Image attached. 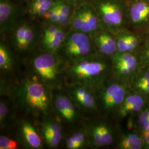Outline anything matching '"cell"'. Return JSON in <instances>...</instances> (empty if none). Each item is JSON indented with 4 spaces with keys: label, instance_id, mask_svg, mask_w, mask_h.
<instances>
[{
    "label": "cell",
    "instance_id": "6da1fadb",
    "mask_svg": "<svg viewBox=\"0 0 149 149\" xmlns=\"http://www.w3.org/2000/svg\"><path fill=\"white\" fill-rule=\"evenodd\" d=\"M24 101L31 110L46 114L49 109V100L45 87L39 82L28 81L23 88Z\"/></svg>",
    "mask_w": 149,
    "mask_h": 149
},
{
    "label": "cell",
    "instance_id": "7a4b0ae2",
    "mask_svg": "<svg viewBox=\"0 0 149 149\" xmlns=\"http://www.w3.org/2000/svg\"><path fill=\"white\" fill-rule=\"evenodd\" d=\"M106 65L101 61L82 59L69 68V74L77 81L90 83L95 80L104 71Z\"/></svg>",
    "mask_w": 149,
    "mask_h": 149
},
{
    "label": "cell",
    "instance_id": "3957f363",
    "mask_svg": "<svg viewBox=\"0 0 149 149\" xmlns=\"http://www.w3.org/2000/svg\"><path fill=\"white\" fill-rule=\"evenodd\" d=\"M93 7L100 21L107 27L117 28L122 24V8L116 0H98Z\"/></svg>",
    "mask_w": 149,
    "mask_h": 149
},
{
    "label": "cell",
    "instance_id": "277c9868",
    "mask_svg": "<svg viewBox=\"0 0 149 149\" xmlns=\"http://www.w3.org/2000/svg\"><path fill=\"white\" fill-rule=\"evenodd\" d=\"M64 48L67 56L71 59L79 60L90 53L91 43L87 34L74 31L66 37Z\"/></svg>",
    "mask_w": 149,
    "mask_h": 149
},
{
    "label": "cell",
    "instance_id": "5b68a950",
    "mask_svg": "<svg viewBox=\"0 0 149 149\" xmlns=\"http://www.w3.org/2000/svg\"><path fill=\"white\" fill-rule=\"evenodd\" d=\"M33 68L41 80L50 82L56 79L59 60L53 53L47 52L37 56L33 60Z\"/></svg>",
    "mask_w": 149,
    "mask_h": 149
},
{
    "label": "cell",
    "instance_id": "8992f818",
    "mask_svg": "<svg viewBox=\"0 0 149 149\" xmlns=\"http://www.w3.org/2000/svg\"><path fill=\"white\" fill-rule=\"evenodd\" d=\"M125 98V88L119 84H113L108 86L102 95V102L108 109L121 105Z\"/></svg>",
    "mask_w": 149,
    "mask_h": 149
},
{
    "label": "cell",
    "instance_id": "52a82bcc",
    "mask_svg": "<svg viewBox=\"0 0 149 149\" xmlns=\"http://www.w3.org/2000/svg\"><path fill=\"white\" fill-rule=\"evenodd\" d=\"M113 62L117 74L120 76L131 74L137 67V59L129 52H118L113 55Z\"/></svg>",
    "mask_w": 149,
    "mask_h": 149
},
{
    "label": "cell",
    "instance_id": "ba28073f",
    "mask_svg": "<svg viewBox=\"0 0 149 149\" xmlns=\"http://www.w3.org/2000/svg\"><path fill=\"white\" fill-rule=\"evenodd\" d=\"M84 17V26L82 32L87 34L96 32L99 27L100 19L93 6L86 2L81 3Z\"/></svg>",
    "mask_w": 149,
    "mask_h": 149
},
{
    "label": "cell",
    "instance_id": "9c48e42d",
    "mask_svg": "<svg viewBox=\"0 0 149 149\" xmlns=\"http://www.w3.org/2000/svg\"><path fill=\"white\" fill-rule=\"evenodd\" d=\"M95 42L98 50L106 55H113L117 51L116 40L107 32L97 33Z\"/></svg>",
    "mask_w": 149,
    "mask_h": 149
},
{
    "label": "cell",
    "instance_id": "30bf717a",
    "mask_svg": "<svg viewBox=\"0 0 149 149\" xmlns=\"http://www.w3.org/2000/svg\"><path fill=\"white\" fill-rule=\"evenodd\" d=\"M129 15L132 21L135 24H141L149 21V1L134 2L130 8Z\"/></svg>",
    "mask_w": 149,
    "mask_h": 149
},
{
    "label": "cell",
    "instance_id": "8fae6325",
    "mask_svg": "<svg viewBox=\"0 0 149 149\" xmlns=\"http://www.w3.org/2000/svg\"><path fill=\"white\" fill-rule=\"evenodd\" d=\"M55 106L62 117L69 122H72L76 118L74 104L69 99L63 95L56 96L54 101Z\"/></svg>",
    "mask_w": 149,
    "mask_h": 149
},
{
    "label": "cell",
    "instance_id": "7c38bea8",
    "mask_svg": "<svg viewBox=\"0 0 149 149\" xmlns=\"http://www.w3.org/2000/svg\"><path fill=\"white\" fill-rule=\"evenodd\" d=\"M145 104L143 98L140 95H131L125 97L121 104L119 114L122 117L127 116L133 112H139L141 110Z\"/></svg>",
    "mask_w": 149,
    "mask_h": 149
},
{
    "label": "cell",
    "instance_id": "4fadbf2b",
    "mask_svg": "<svg viewBox=\"0 0 149 149\" xmlns=\"http://www.w3.org/2000/svg\"><path fill=\"white\" fill-rule=\"evenodd\" d=\"M16 15V8L10 0H0V27L5 31L10 27Z\"/></svg>",
    "mask_w": 149,
    "mask_h": 149
},
{
    "label": "cell",
    "instance_id": "5bb4252c",
    "mask_svg": "<svg viewBox=\"0 0 149 149\" xmlns=\"http://www.w3.org/2000/svg\"><path fill=\"white\" fill-rule=\"evenodd\" d=\"M91 136L93 143L97 146H107L112 143L113 136L106 125L101 124L92 129Z\"/></svg>",
    "mask_w": 149,
    "mask_h": 149
},
{
    "label": "cell",
    "instance_id": "9a60e30c",
    "mask_svg": "<svg viewBox=\"0 0 149 149\" xmlns=\"http://www.w3.org/2000/svg\"><path fill=\"white\" fill-rule=\"evenodd\" d=\"M72 95L80 106L86 109H92L96 107L94 97L85 87L82 86L75 87L72 89Z\"/></svg>",
    "mask_w": 149,
    "mask_h": 149
},
{
    "label": "cell",
    "instance_id": "2e32d148",
    "mask_svg": "<svg viewBox=\"0 0 149 149\" xmlns=\"http://www.w3.org/2000/svg\"><path fill=\"white\" fill-rule=\"evenodd\" d=\"M22 133L28 145L32 148L41 146L42 141L34 128L29 123L24 122L22 126Z\"/></svg>",
    "mask_w": 149,
    "mask_h": 149
},
{
    "label": "cell",
    "instance_id": "e0dca14e",
    "mask_svg": "<svg viewBox=\"0 0 149 149\" xmlns=\"http://www.w3.org/2000/svg\"><path fill=\"white\" fill-rule=\"evenodd\" d=\"M55 0H31L29 5L30 14L35 17H42L53 5Z\"/></svg>",
    "mask_w": 149,
    "mask_h": 149
},
{
    "label": "cell",
    "instance_id": "ac0fdd59",
    "mask_svg": "<svg viewBox=\"0 0 149 149\" xmlns=\"http://www.w3.org/2000/svg\"><path fill=\"white\" fill-rule=\"evenodd\" d=\"M66 36L65 32L60 28L50 39L43 42V47L48 52L55 53L64 44Z\"/></svg>",
    "mask_w": 149,
    "mask_h": 149
},
{
    "label": "cell",
    "instance_id": "d6986e66",
    "mask_svg": "<svg viewBox=\"0 0 149 149\" xmlns=\"http://www.w3.org/2000/svg\"><path fill=\"white\" fill-rule=\"evenodd\" d=\"M58 7V25L64 26L70 23L71 16V4L64 0H56Z\"/></svg>",
    "mask_w": 149,
    "mask_h": 149
},
{
    "label": "cell",
    "instance_id": "ffe728a7",
    "mask_svg": "<svg viewBox=\"0 0 149 149\" xmlns=\"http://www.w3.org/2000/svg\"><path fill=\"white\" fill-rule=\"evenodd\" d=\"M143 145V140L136 134H130L123 137L119 144L123 149H140Z\"/></svg>",
    "mask_w": 149,
    "mask_h": 149
},
{
    "label": "cell",
    "instance_id": "44dd1931",
    "mask_svg": "<svg viewBox=\"0 0 149 149\" xmlns=\"http://www.w3.org/2000/svg\"><path fill=\"white\" fill-rule=\"evenodd\" d=\"M134 87L137 92L149 96V71L139 75L135 80Z\"/></svg>",
    "mask_w": 149,
    "mask_h": 149
},
{
    "label": "cell",
    "instance_id": "7402d4cb",
    "mask_svg": "<svg viewBox=\"0 0 149 149\" xmlns=\"http://www.w3.org/2000/svg\"><path fill=\"white\" fill-rule=\"evenodd\" d=\"M69 23L74 31L82 32L84 26V17L81 5L72 11Z\"/></svg>",
    "mask_w": 149,
    "mask_h": 149
},
{
    "label": "cell",
    "instance_id": "603a6c76",
    "mask_svg": "<svg viewBox=\"0 0 149 149\" xmlns=\"http://www.w3.org/2000/svg\"><path fill=\"white\" fill-rule=\"evenodd\" d=\"M85 142V136L81 132L74 134L66 141L68 149H77L82 147Z\"/></svg>",
    "mask_w": 149,
    "mask_h": 149
},
{
    "label": "cell",
    "instance_id": "cb8c5ba5",
    "mask_svg": "<svg viewBox=\"0 0 149 149\" xmlns=\"http://www.w3.org/2000/svg\"><path fill=\"white\" fill-rule=\"evenodd\" d=\"M12 66L10 54L5 45H0V68L2 70H9Z\"/></svg>",
    "mask_w": 149,
    "mask_h": 149
},
{
    "label": "cell",
    "instance_id": "d4e9b609",
    "mask_svg": "<svg viewBox=\"0 0 149 149\" xmlns=\"http://www.w3.org/2000/svg\"><path fill=\"white\" fill-rule=\"evenodd\" d=\"M43 18L50 23L56 24L58 25V14L56 1H55L53 5L48 10Z\"/></svg>",
    "mask_w": 149,
    "mask_h": 149
},
{
    "label": "cell",
    "instance_id": "484cf974",
    "mask_svg": "<svg viewBox=\"0 0 149 149\" xmlns=\"http://www.w3.org/2000/svg\"><path fill=\"white\" fill-rule=\"evenodd\" d=\"M27 26H28L25 24H22L17 28L15 33L16 45L20 50H21L23 42L27 31Z\"/></svg>",
    "mask_w": 149,
    "mask_h": 149
},
{
    "label": "cell",
    "instance_id": "4316f807",
    "mask_svg": "<svg viewBox=\"0 0 149 149\" xmlns=\"http://www.w3.org/2000/svg\"><path fill=\"white\" fill-rule=\"evenodd\" d=\"M44 138L47 144L50 147H56L61 142L62 135L51 133L47 132H43Z\"/></svg>",
    "mask_w": 149,
    "mask_h": 149
},
{
    "label": "cell",
    "instance_id": "83f0119b",
    "mask_svg": "<svg viewBox=\"0 0 149 149\" xmlns=\"http://www.w3.org/2000/svg\"><path fill=\"white\" fill-rule=\"evenodd\" d=\"M118 52H127L128 51V34H122L118 37L116 40Z\"/></svg>",
    "mask_w": 149,
    "mask_h": 149
},
{
    "label": "cell",
    "instance_id": "f1b7e54d",
    "mask_svg": "<svg viewBox=\"0 0 149 149\" xmlns=\"http://www.w3.org/2000/svg\"><path fill=\"white\" fill-rule=\"evenodd\" d=\"M60 28V26L59 25L51 23V24L47 27L43 32L42 42L45 41L53 37Z\"/></svg>",
    "mask_w": 149,
    "mask_h": 149
},
{
    "label": "cell",
    "instance_id": "f546056e",
    "mask_svg": "<svg viewBox=\"0 0 149 149\" xmlns=\"http://www.w3.org/2000/svg\"><path fill=\"white\" fill-rule=\"evenodd\" d=\"M43 132L62 135V128L58 123H46L43 126Z\"/></svg>",
    "mask_w": 149,
    "mask_h": 149
},
{
    "label": "cell",
    "instance_id": "4dcf8cb0",
    "mask_svg": "<svg viewBox=\"0 0 149 149\" xmlns=\"http://www.w3.org/2000/svg\"><path fill=\"white\" fill-rule=\"evenodd\" d=\"M34 37V32L33 31V29L31 27L28 26L26 35L22 44L21 50H26L27 48H29V47L31 45L32 42H33Z\"/></svg>",
    "mask_w": 149,
    "mask_h": 149
},
{
    "label": "cell",
    "instance_id": "1f68e13d",
    "mask_svg": "<svg viewBox=\"0 0 149 149\" xmlns=\"http://www.w3.org/2000/svg\"><path fill=\"white\" fill-rule=\"evenodd\" d=\"M17 147V144L15 141L8 138L5 136L0 137V149H15Z\"/></svg>",
    "mask_w": 149,
    "mask_h": 149
},
{
    "label": "cell",
    "instance_id": "d6a6232c",
    "mask_svg": "<svg viewBox=\"0 0 149 149\" xmlns=\"http://www.w3.org/2000/svg\"><path fill=\"white\" fill-rule=\"evenodd\" d=\"M138 39L135 36L128 34V51L131 52L137 47Z\"/></svg>",
    "mask_w": 149,
    "mask_h": 149
},
{
    "label": "cell",
    "instance_id": "836d02e7",
    "mask_svg": "<svg viewBox=\"0 0 149 149\" xmlns=\"http://www.w3.org/2000/svg\"><path fill=\"white\" fill-rule=\"evenodd\" d=\"M8 113V108L5 103L3 101H1L0 103V120L1 124L3 122Z\"/></svg>",
    "mask_w": 149,
    "mask_h": 149
},
{
    "label": "cell",
    "instance_id": "e575fe53",
    "mask_svg": "<svg viewBox=\"0 0 149 149\" xmlns=\"http://www.w3.org/2000/svg\"><path fill=\"white\" fill-rule=\"evenodd\" d=\"M149 120V109L145 110L139 116L138 120L139 126L141 127L145 123Z\"/></svg>",
    "mask_w": 149,
    "mask_h": 149
},
{
    "label": "cell",
    "instance_id": "d590c367",
    "mask_svg": "<svg viewBox=\"0 0 149 149\" xmlns=\"http://www.w3.org/2000/svg\"><path fill=\"white\" fill-rule=\"evenodd\" d=\"M144 59H145L148 63H149V41L146 45V47L144 50Z\"/></svg>",
    "mask_w": 149,
    "mask_h": 149
},
{
    "label": "cell",
    "instance_id": "8d00e7d4",
    "mask_svg": "<svg viewBox=\"0 0 149 149\" xmlns=\"http://www.w3.org/2000/svg\"><path fill=\"white\" fill-rule=\"evenodd\" d=\"M66 2H68V3H69L71 5L73 4H78V3H83L86 2V0H64Z\"/></svg>",
    "mask_w": 149,
    "mask_h": 149
},
{
    "label": "cell",
    "instance_id": "74e56055",
    "mask_svg": "<svg viewBox=\"0 0 149 149\" xmlns=\"http://www.w3.org/2000/svg\"><path fill=\"white\" fill-rule=\"evenodd\" d=\"M140 128H141L143 132L149 131V120L143 124Z\"/></svg>",
    "mask_w": 149,
    "mask_h": 149
},
{
    "label": "cell",
    "instance_id": "f35d334b",
    "mask_svg": "<svg viewBox=\"0 0 149 149\" xmlns=\"http://www.w3.org/2000/svg\"><path fill=\"white\" fill-rule=\"evenodd\" d=\"M144 136L145 143L149 147V131L144 132Z\"/></svg>",
    "mask_w": 149,
    "mask_h": 149
}]
</instances>
